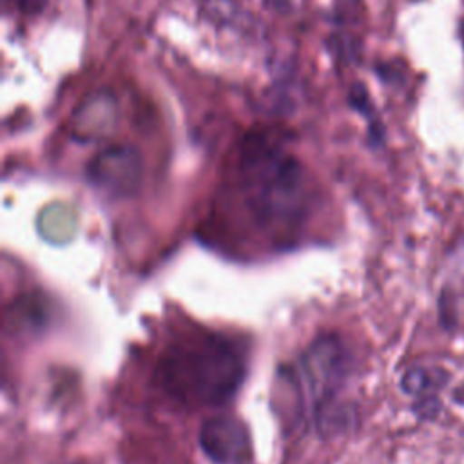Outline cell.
I'll return each mask as SVG.
<instances>
[{
    "instance_id": "cell-7",
    "label": "cell",
    "mask_w": 464,
    "mask_h": 464,
    "mask_svg": "<svg viewBox=\"0 0 464 464\" xmlns=\"http://www.w3.org/2000/svg\"><path fill=\"white\" fill-rule=\"evenodd\" d=\"M201 18L216 29L234 31L241 36L257 33L259 22L239 0H199Z\"/></svg>"
},
{
    "instance_id": "cell-8",
    "label": "cell",
    "mask_w": 464,
    "mask_h": 464,
    "mask_svg": "<svg viewBox=\"0 0 464 464\" xmlns=\"http://www.w3.org/2000/svg\"><path fill=\"white\" fill-rule=\"evenodd\" d=\"M450 373L444 368L413 366L401 375V390L413 401L437 397V393L448 384Z\"/></svg>"
},
{
    "instance_id": "cell-4",
    "label": "cell",
    "mask_w": 464,
    "mask_h": 464,
    "mask_svg": "<svg viewBox=\"0 0 464 464\" xmlns=\"http://www.w3.org/2000/svg\"><path fill=\"white\" fill-rule=\"evenodd\" d=\"M143 156L130 143L105 145L85 165L87 181L114 199L136 196L143 185Z\"/></svg>"
},
{
    "instance_id": "cell-13",
    "label": "cell",
    "mask_w": 464,
    "mask_h": 464,
    "mask_svg": "<svg viewBox=\"0 0 464 464\" xmlns=\"http://www.w3.org/2000/svg\"><path fill=\"white\" fill-rule=\"evenodd\" d=\"M266 7L277 13H290L292 11V0H263Z\"/></svg>"
},
{
    "instance_id": "cell-6",
    "label": "cell",
    "mask_w": 464,
    "mask_h": 464,
    "mask_svg": "<svg viewBox=\"0 0 464 464\" xmlns=\"http://www.w3.org/2000/svg\"><path fill=\"white\" fill-rule=\"evenodd\" d=\"M199 444L214 464H246L252 457L246 426L228 415L207 419L199 430Z\"/></svg>"
},
{
    "instance_id": "cell-12",
    "label": "cell",
    "mask_w": 464,
    "mask_h": 464,
    "mask_svg": "<svg viewBox=\"0 0 464 464\" xmlns=\"http://www.w3.org/2000/svg\"><path fill=\"white\" fill-rule=\"evenodd\" d=\"M413 410L422 419H435L439 415V411H440V401H439V397L420 399V401H415Z\"/></svg>"
},
{
    "instance_id": "cell-3",
    "label": "cell",
    "mask_w": 464,
    "mask_h": 464,
    "mask_svg": "<svg viewBox=\"0 0 464 464\" xmlns=\"http://www.w3.org/2000/svg\"><path fill=\"white\" fill-rule=\"evenodd\" d=\"M297 375L317 424H323L334 413V399L348 375V352L337 335L328 334L315 339L301 357Z\"/></svg>"
},
{
    "instance_id": "cell-5",
    "label": "cell",
    "mask_w": 464,
    "mask_h": 464,
    "mask_svg": "<svg viewBox=\"0 0 464 464\" xmlns=\"http://www.w3.org/2000/svg\"><path fill=\"white\" fill-rule=\"evenodd\" d=\"M120 116L121 111L116 94L111 89H94L72 109L69 134L78 143L109 140L118 129Z\"/></svg>"
},
{
    "instance_id": "cell-11",
    "label": "cell",
    "mask_w": 464,
    "mask_h": 464,
    "mask_svg": "<svg viewBox=\"0 0 464 464\" xmlns=\"http://www.w3.org/2000/svg\"><path fill=\"white\" fill-rule=\"evenodd\" d=\"M361 0H335V14L339 24H350L359 20Z\"/></svg>"
},
{
    "instance_id": "cell-15",
    "label": "cell",
    "mask_w": 464,
    "mask_h": 464,
    "mask_svg": "<svg viewBox=\"0 0 464 464\" xmlns=\"http://www.w3.org/2000/svg\"><path fill=\"white\" fill-rule=\"evenodd\" d=\"M462 40H464V24H462Z\"/></svg>"
},
{
    "instance_id": "cell-2",
    "label": "cell",
    "mask_w": 464,
    "mask_h": 464,
    "mask_svg": "<svg viewBox=\"0 0 464 464\" xmlns=\"http://www.w3.org/2000/svg\"><path fill=\"white\" fill-rule=\"evenodd\" d=\"M165 384L179 397L218 406L228 401L245 377V361L232 341L203 335L178 344L165 361Z\"/></svg>"
},
{
    "instance_id": "cell-9",
    "label": "cell",
    "mask_w": 464,
    "mask_h": 464,
    "mask_svg": "<svg viewBox=\"0 0 464 464\" xmlns=\"http://www.w3.org/2000/svg\"><path fill=\"white\" fill-rule=\"evenodd\" d=\"M346 103L352 111L361 114L368 123V141L373 147H379L384 141V127L379 120L377 109L372 102V96L362 82H352L346 92Z\"/></svg>"
},
{
    "instance_id": "cell-14",
    "label": "cell",
    "mask_w": 464,
    "mask_h": 464,
    "mask_svg": "<svg viewBox=\"0 0 464 464\" xmlns=\"http://www.w3.org/2000/svg\"><path fill=\"white\" fill-rule=\"evenodd\" d=\"M451 401L459 406H464V382H460L453 392H451Z\"/></svg>"
},
{
    "instance_id": "cell-10",
    "label": "cell",
    "mask_w": 464,
    "mask_h": 464,
    "mask_svg": "<svg viewBox=\"0 0 464 464\" xmlns=\"http://www.w3.org/2000/svg\"><path fill=\"white\" fill-rule=\"evenodd\" d=\"M2 2L5 9H11L13 13L27 20L40 16L49 5V0H2Z\"/></svg>"
},
{
    "instance_id": "cell-1",
    "label": "cell",
    "mask_w": 464,
    "mask_h": 464,
    "mask_svg": "<svg viewBox=\"0 0 464 464\" xmlns=\"http://www.w3.org/2000/svg\"><path fill=\"white\" fill-rule=\"evenodd\" d=\"M239 188L254 223L265 232L294 230L308 207L306 174L272 129L250 130L239 145Z\"/></svg>"
}]
</instances>
